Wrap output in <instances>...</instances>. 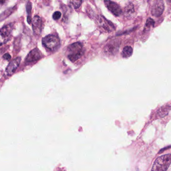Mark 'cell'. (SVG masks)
Here are the masks:
<instances>
[{
	"mask_svg": "<svg viewBox=\"0 0 171 171\" xmlns=\"http://www.w3.org/2000/svg\"><path fill=\"white\" fill-rule=\"evenodd\" d=\"M67 52L68 59L71 61H76L83 55V45L80 42L74 43L68 47Z\"/></svg>",
	"mask_w": 171,
	"mask_h": 171,
	"instance_id": "1",
	"label": "cell"
},
{
	"mask_svg": "<svg viewBox=\"0 0 171 171\" xmlns=\"http://www.w3.org/2000/svg\"><path fill=\"white\" fill-rule=\"evenodd\" d=\"M171 154L162 156L156 160L151 170L158 171L167 170L171 164Z\"/></svg>",
	"mask_w": 171,
	"mask_h": 171,
	"instance_id": "2",
	"label": "cell"
},
{
	"mask_svg": "<svg viewBox=\"0 0 171 171\" xmlns=\"http://www.w3.org/2000/svg\"><path fill=\"white\" fill-rule=\"evenodd\" d=\"M42 44L45 48L50 51H55L60 46V40L56 36L49 35L42 39Z\"/></svg>",
	"mask_w": 171,
	"mask_h": 171,
	"instance_id": "3",
	"label": "cell"
},
{
	"mask_svg": "<svg viewBox=\"0 0 171 171\" xmlns=\"http://www.w3.org/2000/svg\"><path fill=\"white\" fill-rule=\"evenodd\" d=\"M13 28V24H10L4 26L0 30V46L6 44L10 40Z\"/></svg>",
	"mask_w": 171,
	"mask_h": 171,
	"instance_id": "4",
	"label": "cell"
},
{
	"mask_svg": "<svg viewBox=\"0 0 171 171\" xmlns=\"http://www.w3.org/2000/svg\"><path fill=\"white\" fill-rule=\"evenodd\" d=\"M164 8L165 7L163 0H157L151 7V14L155 17H160L163 14Z\"/></svg>",
	"mask_w": 171,
	"mask_h": 171,
	"instance_id": "5",
	"label": "cell"
},
{
	"mask_svg": "<svg viewBox=\"0 0 171 171\" xmlns=\"http://www.w3.org/2000/svg\"><path fill=\"white\" fill-rule=\"evenodd\" d=\"M104 3L108 10L111 11L112 13L115 16H119L121 15L122 10L121 7L116 3L110 0H105Z\"/></svg>",
	"mask_w": 171,
	"mask_h": 171,
	"instance_id": "6",
	"label": "cell"
},
{
	"mask_svg": "<svg viewBox=\"0 0 171 171\" xmlns=\"http://www.w3.org/2000/svg\"><path fill=\"white\" fill-rule=\"evenodd\" d=\"M42 57V54L38 48H35L28 54L25 59L26 63H31L37 61Z\"/></svg>",
	"mask_w": 171,
	"mask_h": 171,
	"instance_id": "7",
	"label": "cell"
},
{
	"mask_svg": "<svg viewBox=\"0 0 171 171\" xmlns=\"http://www.w3.org/2000/svg\"><path fill=\"white\" fill-rule=\"evenodd\" d=\"M21 58L17 57L14 59L12 61L10 62L7 67L6 68V73L8 76L12 75L17 69L18 66L20 65Z\"/></svg>",
	"mask_w": 171,
	"mask_h": 171,
	"instance_id": "8",
	"label": "cell"
},
{
	"mask_svg": "<svg viewBox=\"0 0 171 171\" xmlns=\"http://www.w3.org/2000/svg\"><path fill=\"white\" fill-rule=\"evenodd\" d=\"M32 22V28L35 34L39 35L41 33L42 30V21L39 16L34 17Z\"/></svg>",
	"mask_w": 171,
	"mask_h": 171,
	"instance_id": "9",
	"label": "cell"
},
{
	"mask_svg": "<svg viewBox=\"0 0 171 171\" xmlns=\"http://www.w3.org/2000/svg\"><path fill=\"white\" fill-rule=\"evenodd\" d=\"M99 21L100 26L107 31L110 32L114 29V27L113 24H112V22H110L108 20H106L104 17H100Z\"/></svg>",
	"mask_w": 171,
	"mask_h": 171,
	"instance_id": "10",
	"label": "cell"
},
{
	"mask_svg": "<svg viewBox=\"0 0 171 171\" xmlns=\"http://www.w3.org/2000/svg\"><path fill=\"white\" fill-rule=\"evenodd\" d=\"M106 52L110 55L115 54L118 49V44L115 42H110L106 46Z\"/></svg>",
	"mask_w": 171,
	"mask_h": 171,
	"instance_id": "11",
	"label": "cell"
},
{
	"mask_svg": "<svg viewBox=\"0 0 171 171\" xmlns=\"http://www.w3.org/2000/svg\"><path fill=\"white\" fill-rule=\"evenodd\" d=\"M16 9V6H15L14 7L9 8L7 10H6L1 15H0V21H2L11 15L13 13V12H14Z\"/></svg>",
	"mask_w": 171,
	"mask_h": 171,
	"instance_id": "12",
	"label": "cell"
},
{
	"mask_svg": "<svg viewBox=\"0 0 171 171\" xmlns=\"http://www.w3.org/2000/svg\"><path fill=\"white\" fill-rule=\"evenodd\" d=\"M133 52V48L131 46H126L123 48L122 52V56L123 58H129L131 56Z\"/></svg>",
	"mask_w": 171,
	"mask_h": 171,
	"instance_id": "13",
	"label": "cell"
},
{
	"mask_svg": "<svg viewBox=\"0 0 171 171\" xmlns=\"http://www.w3.org/2000/svg\"><path fill=\"white\" fill-rule=\"evenodd\" d=\"M134 11L135 10L133 4H129L125 8V14H127V16H131V14H133Z\"/></svg>",
	"mask_w": 171,
	"mask_h": 171,
	"instance_id": "14",
	"label": "cell"
},
{
	"mask_svg": "<svg viewBox=\"0 0 171 171\" xmlns=\"http://www.w3.org/2000/svg\"><path fill=\"white\" fill-rule=\"evenodd\" d=\"M70 1L74 8L77 9L81 6L83 0H70Z\"/></svg>",
	"mask_w": 171,
	"mask_h": 171,
	"instance_id": "15",
	"label": "cell"
},
{
	"mask_svg": "<svg viewBox=\"0 0 171 171\" xmlns=\"http://www.w3.org/2000/svg\"><path fill=\"white\" fill-rule=\"evenodd\" d=\"M154 24H155V22L153 19H152L151 18H148L145 23V27L149 29L150 27H151V26H153Z\"/></svg>",
	"mask_w": 171,
	"mask_h": 171,
	"instance_id": "16",
	"label": "cell"
},
{
	"mask_svg": "<svg viewBox=\"0 0 171 171\" xmlns=\"http://www.w3.org/2000/svg\"><path fill=\"white\" fill-rule=\"evenodd\" d=\"M61 16V13L59 11H57L54 13L53 15V18L55 20H58L59 19Z\"/></svg>",
	"mask_w": 171,
	"mask_h": 171,
	"instance_id": "17",
	"label": "cell"
},
{
	"mask_svg": "<svg viewBox=\"0 0 171 171\" xmlns=\"http://www.w3.org/2000/svg\"><path fill=\"white\" fill-rule=\"evenodd\" d=\"M26 10L28 14V16H30L31 10H32V4L30 2H28L26 7Z\"/></svg>",
	"mask_w": 171,
	"mask_h": 171,
	"instance_id": "18",
	"label": "cell"
},
{
	"mask_svg": "<svg viewBox=\"0 0 171 171\" xmlns=\"http://www.w3.org/2000/svg\"><path fill=\"white\" fill-rule=\"evenodd\" d=\"M3 58L7 60H10L11 58V56L9 53H6L3 55Z\"/></svg>",
	"mask_w": 171,
	"mask_h": 171,
	"instance_id": "19",
	"label": "cell"
},
{
	"mask_svg": "<svg viewBox=\"0 0 171 171\" xmlns=\"http://www.w3.org/2000/svg\"><path fill=\"white\" fill-rule=\"evenodd\" d=\"M8 1V0H0V7L3 6L6 2Z\"/></svg>",
	"mask_w": 171,
	"mask_h": 171,
	"instance_id": "20",
	"label": "cell"
}]
</instances>
